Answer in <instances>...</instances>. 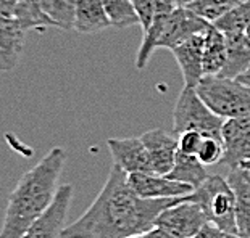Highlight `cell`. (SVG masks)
<instances>
[{
  "label": "cell",
  "instance_id": "obj_9",
  "mask_svg": "<svg viewBox=\"0 0 250 238\" xmlns=\"http://www.w3.org/2000/svg\"><path fill=\"white\" fill-rule=\"evenodd\" d=\"M225 155L221 163L229 169H236L250 160V116L226 119L221 129Z\"/></svg>",
  "mask_w": 250,
  "mask_h": 238
},
{
  "label": "cell",
  "instance_id": "obj_1",
  "mask_svg": "<svg viewBox=\"0 0 250 238\" xmlns=\"http://www.w3.org/2000/svg\"><path fill=\"white\" fill-rule=\"evenodd\" d=\"M186 197L148 200L139 197L127 182V174L111 166L104 188L78 220L66 225L65 238H127L144 235L155 227V219Z\"/></svg>",
  "mask_w": 250,
  "mask_h": 238
},
{
  "label": "cell",
  "instance_id": "obj_35",
  "mask_svg": "<svg viewBox=\"0 0 250 238\" xmlns=\"http://www.w3.org/2000/svg\"><path fill=\"white\" fill-rule=\"evenodd\" d=\"M246 36L250 39V24H249V28H247V31H246Z\"/></svg>",
  "mask_w": 250,
  "mask_h": 238
},
{
  "label": "cell",
  "instance_id": "obj_2",
  "mask_svg": "<svg viewBox=\"0 0 250 238\" xmlns=\"http://www.w3.org/2000/svg\"><path fill=\"white\" fill-rule=\"evenodd\" d=\"M65 161L66 151L55 146L20 179L8 197L0 237L21 238L50 208L58 192V181Z\"/></svg>",
  "mask_w": 250,
  "mask_h": 238
},
{
  "label": "cell",
  "instance_id": "obj_34",
  "mask_svg": "<svg viewBox=\"0 0 250 238\" xmlns=\"http://www.w3.org/2000/svg\"><path fill=\"white\" fill-rule=\"evenodd\" d=\"M127 238H146L144 235H132V237H127Z\"/></svg>",
  "mask_w": 250,
  "mask_h": 238
},
{
  "label": "cell",
  "instance_id": "obj_4",
  "mask_svg": "<svg viewBox=\"0 0 250 238\" xmlns=\"http://www.w3.org/2000/svg\"><path fill=\"white\" fill-rule=\"evenodd\" d=\"M195 91L207 107L225 121L250 116V89L237 79L204 76Z\"/></svg>",
  "mask_w": 250,
  "mask_h": 238
},
{
  "label": "cell",
  "instance_id": "obj_16",
  "mask_svg": "<svg viewBox=\"0 0 250 238\" xmlns=\"http://www.w3.org/2000/svg\"><path fill=\"white\" fill-rule=\"evenodd\" d=\"M226 61L220 73L221 77L237 79L250 66V39L246 33L225 34Z\"/></svg>",
  "mask_w": 250,
  "mask_h": 238
},
{
  "label": "cell",
  "instance_id": "obj_6",
  "mask_svg": "<svg viewBox=\"0 0 250 238\" xmlns=\"http://www.w3.org/2000/svg\"><path fill=\"white\" fill-rule=\"evenodd\" d=\"M173 124L174 132L178 135L183 132L194 130L200 132L204 137L221 139V129L225 119L207 107L194 87H184L179 93L176 105H174Z\"/></svg>",
  "mask_w": 250,
  "mask_h": 238
},
{
  "label": "cell",
  "instance_id": "obj_31",
  "mask_svg": "<svg viewBox=\"0 0 250 238\" xmlns=\"http://www.w3.org/2000/svg\"><path fill=\"white\" fill-rule=\"evenodd\" d=\"M237 81L241 82V84H244L246 87L250 89V66L247 68V71H246V73H242L241 76L237 77Z\"/></svg>",
  "mask_w": 250,
  "mask_h": 238
},
{
  "label": "cell",
  "instance_id": "obj_19",
  "mask_svg": "<svg viewBox=\"0 0 250 238\" xmlns=\"http://www.w3.org/2000/svg\"><path fill=\"white\" fill-rule=\"evenodd\" d=\"M204 37V74L205 76H220L226 61L225 34L218 31L213 24H210Z\"/></svg>",
  "mask_w": 250,
  "mask_h": 238
},
{
  "label": "cell",
  "instance_id": "obj_14",
  "mask_svg": "<svg viewBox=\"0 0 250 238\" xmlns=\"http://www.w3.org/2000/svg\"><path fill=\"white\" fill-rule=\"evenodd\" d=\"M26 31L17 18H0V71L17 68L23 54Z\"/></svg>",
  "mask_w": 250,
  "mask_h": 238
},
{
  "label": "cell",
  "instance_id": "obj_27",
  "mask_svg": "<svg viewBox=\"0 0 250 238\" xmlns=\"http://www.w3.org/2000/svg\"><path fill=\"white\" fill-rule=\"evenodd\" d=\"M137 17H139L142 31H147L150 28L153 19V10H155V0H131Z\"/></svg>",
  "mask_w": 250,
  "mask_h": 238
},
{
  "label": "cell",
  "instance_id": "obj_30",
  "mask_svg": "<svg viewBox=\"0 0 250 238\" xmlns=\"http://www.w3.org/2000/svg\"><path fill=\"white\" fill-rule=\"evenodd\" d=\"M144 237L146 238H178V237L169 234V232L160 229V227H153V229L148 230L147 234H144Z\"/></svg>",
  "mask_w": 250,
  "mask_h": 238
},
{
  "label": "cell",
  "instance_id": "obj_26",
  "mask_svg": "<svg viewBox=\"0 0 250 238\" xmlns=\"http://www.w3.org/2000/svg\"><path fill=\"white\" fill-rule=\"evenodd\" d=\"M204 139L205 137L202 135L200 132H194V130L183 132V134H179L178 137V150L181 153H186V155L197 156Z\"/></svg>",
  "mask_w": 250,
  "mask_h": 238
},
{
  "label": "cell",
  "instance_id": "obj_3",
  "mask_svg": "<svg viewBox=\"0 0 250 238\" xmlns=\"http://www.w3.org/2000/svg\"><path fill=\"white\" fill-rule=\"evenodd\" d=\"M210 23L197 17L188 7H178L174 0H155L150 28L144 31L142 44L136 56V68L144 70L157 49L173 50L189 37L205 33Z\"/></svg>",
  "mask_w": 250,
  "mask_h": 238
},
{
  "label": "cell",
  "instance_id": "obj_8",
  "mask_svg": "<svg viewBox=\"0 0 250 238\" xmlns=\"http://www.w3.org/2000/svg\"><path fill=\"white\" fill-rule=\"evenodd\" d=\"M73 201V185L65 183L58 187L54 203L37 219L21 238H65L68 211Z\"/></svg>",
  "mask_w": 250,
  "mask_h": 238
},
{
  "label": "cell",
  "instance_id": "obj_10",
  "mask_svg": "<svg viewBox=\"0 0 250 238\" xmlns=\"http://www.w3.org/2000/svg\"><path fill=\"white\" fill-rule=\"evenodd\" d=\"M107 145L113 158V165L121 167L126 174H155L150 156L141 137L108 139Z\"/></svg>",
  "mask_w": 250,
  "mask_h": 238
},
{
  "label": "cell",
  "instance_id": "obj_33",
  "mask_svg": "<svg viewBox=\"0 0 250 238\" xmlns=\"http://www.w3.org/2000/svg\"><path fill=\"white\" fill-rule=\"evenodd\" d=\"M239 167H244V169H247V171H250V160H247V161H244L241 166Z\"/></svg>",
  "mask_w": 250,
  "mask_h": 238
},
{
  "label": "cell",
  "instance_id": "obj_20",
  "mask_svg": "<svg viewBox=\"0 0 250 238\" xmlns=\"http://www.w3.org/2000/svg\"><path fill=\"white\" fill-rule=\"evenodd\" d=\"M42 0H18L15 18L26 33L33 29L54 28V23L42 10Z\"/></svg>",
  "mask_w": 250,
  "mask_h": 238
},
{
  "label": "cell",
  "instance_id": "obj_25",
  "mask_svg": "<svg viewBox=\"0 0 250 238\" xmlns=\"http://www.w3.org/2000/svg\"><path fill=\"white\" fill-rule=\"evenodd\" d=\"M223 155H225L223 140L215 139V137H205L204 142H202L199 153H197V158H199V161L202 165L211 166V165H216V163H221Z\"/></svg>",
  "mask_w": 250,
  "mask_h": 238
},
{
  "label": "cell",
  "instance_id": "obj_15",
  "mask_svg": "<svg viewBox=\"0 0 250 238\" xmlns=\"http://www.w3.org/2000/svg\"><path fill=\"white\" fill-rule=\"evenodd\" d=\"M226 181L236 200L237 235L250 238V171L244 167L231 169Z\"/></svg>",
  "mask_w": 250,
  "mask_h": 238
},
{
  "label": "cell",
  "instance_id": "obj_17",
  "mask_svg": "<svg viewBox=\"0 0 250 238\" xmlns=\"http://www.w3.org/2000/svg\"><path fill=\"white\" fill-rule=\"evenodd\" d=\"M104 0H78L74 31L79 34H97L110 28Z\"/></svg>",
  "mask_w": 250,
  "mask_h": 238
},
{
  "label": "cell",
  "instance_id": "obj_24",
  "mask_svg": "<svg viewBox=\"0 0 250 238\" xmlns=\"http://www.w3.org/2000/svg\"><path fill=\"white\" fill-rule=\"evenodd\" d=\"M244 2H249V0H194L188 5V8L194 12L197 17L205 19L207 23L213 24L226 12H229L231 8Z\"/></svg>",
  "mask_w": 250,
  "mask_h": 238
},
{
  "label": "cell",
  "instance_id": "obj_13",
  "mask_svg": "<svg viewBox=\"0 0 250 238\" xmlns=\"http://www.w3.org/2000/svg\"><path fill=\"white\" fill-rule=\"evenodd\" d=\"M141 140L146 145L150 156L153 172L158 176H167L173 169L174 160L178 155V139L169 135L163 129H152L144 132Z\"/></svg>",
  "mask_w": 250,
  "mask_h": 238
},
{
  "label": "cell",
  "instance_id": "obj_7",
  "mask_svg": "<svg viewBox=\"0 0 250 238\" xmlns=\"http://www.w3.org/2000/svg\"><path fill=\"white\" fill-rule=\"evenodd\" d=\"M207 224L208 219L204 209L197 203L189 201L188 197L167 208L155 219V227H160L178 238H194Z\"/></svg>",
  "mask_w": 250,
  "mask_h": 238
},
{
  "label": "cell",
  "instance_id": "obj_5",
  "mask_svg": "<svg viewBox=\"0 0 250 238\" xmlns=\"http://www.w3.org/2000/svg\"><path fill=\"white\" fill-rule=\"evenodd\" d=\"M188 200L204 209L208 222L226 232L237 234L236 200L226 179L218 174L210 176L199 188L188 195Z\"/></svg>",
  "mask_w": 250,
  "mask_h": 238
},
{
  "label": "cell",
  "instance_id": "obj_18",
  "mask_svg": "<svg viewBox=\"0 0 250 238\" xmlns=\"http://www.w3.org/2000/svg\"><path fill=\"white\" fill-rule=\"evenodd\" d=\"M167 177L181 183H188L195 190L210 176L207 172L205 165L199 161V158L194 155H186V153H181L178 150L173 169L167 174Z\"/></svg>",
  "mask_w": 250,
  "mask_h": 238
},
{
  "label": "cell",
  "instance_id": "obj_32",
  "mask_svg": "<svg viewBox=\"0 0 250 238\" xmlns=\"http://www.w3.org/2000/svg\"><path fill=\"white\" fill-rule=\"evenodd\" d=\"M174 2H176L178 7H188V5L190 2H194V0H174Z\"/></svg>",
  "mask_w": 250,
  "mask_h": 238
},
{
  "label": "cell",
  "instance_id": "obj_28",
  "mask_svg": "<svg viewBox=\"0 0 250 238\" xmlns=\"http://www.w3.org/2000/svg\"><path fill=\"white\" fill-rule=\"evenodd\" d=\"M194 238H242V237H239L237 234H231V232L223 230V229H220V227H216L215 224L208 222V224H207Z\"/></svg>",
  "mask_w": 250,
  "mask_h": 238
},
{
  "label": "cell",
  "instance_id": "obj_22",
  "mask_svg": "<svg viewBox=\"0 0 250 238\" xmlns=\"http://www.w3.org/2000/svg\"><path fill=\"white\" fill-rule=\"evenodd\" d=\"M104 5L111 28L127 29L131 26L141 24L131 0H104Z\"/></svg>",
  "mask_w": 250,
  "mask_h": 238
},
{
  "label": "cell",
  "instance_id": "obj_23",
  "mask_svg": "<svg viewBox=\"0 0 250 238\" xmlns=\"http://www.w3.org/2000/svg\"><path fill=\"white\" fill-rule=\"evenodd\" d=\"M250 24V0L231 8L221 18H218L213 26L223 34H241L246 33Z\"/></svg>",
  "mask_w": 250,
  "mask_h": 238
},
{
  "label": "cell",
  "instance_id": "obj_21",
  "mask_svg": "<svg viewBox=\"0 0 250 238\" xmlns=\"http://www.w3.org/2000/svg\"><path fill=\"white\" fill-rule=\"evenodd\" d=\"M42 10L54 23V28L74 31L78 0H42Z\"/></svg>",
  "mask_w": 250,
  "mask_h": 238
},
{
  "label": "cell",
  "instance_id": "obj_36",
  "mask_svg": "<svg viewBox=\"0 0 250 238\" xmlns=\"http://www.w3.org/2000/svg\"><path fill=\"white\" fill-rule=\"evenodd\" d=\"M0 238H2V237H0Z\"/></svg>",
  "mask_w": 250,
  "mask_h": 238
},
{
  "label": "cell",
  "instance_id": "obj_12",
  "mask_svg": "<svg viewBox=\"0 0 250 238\" xmlns=\"http://www.w3.org/2000/svg\"><path fill=\"white\" fill-rule=\"evenodd\" d=\"M205 33L195 34L189 37L181 45L174 47L171 50L176 58L179 70L183 73L184 87H197V84L202 81L204 74V37Z\"/></svg>",
  "mask_w": 250,
  "mask_h": 238
},
{
  "label": "cell",
  "instance_id": "obj_29",
  "mask_svg": "<svg viewBox=\"0 0 250 238\" xmlns=\"http://www.w3.org/2000/svg\"><path fill=\"white\" fill-rule=\"evenodd\" d=\"M18 0H0V18H15Z\"/></svg>",
  "mask_w": 250,
  "mask_h": 238
},
{
  "label": "cell",
  "instance_id": "obj_11",
  "mask_svg": "<svg viewBox=\"0 0 250 238\" xmlns=\"http://www.w3.org/2000/svg\"><path fill=\"white\" fill-rule=\"evenodd\" d=\"M127 182L139 197L148 200L188 197L194 192L190 185L171 181L167 176L158 174H127Z\"/></svg>",
  "mask_w": 250,
  "mask_h": 238
}]
</instances>
